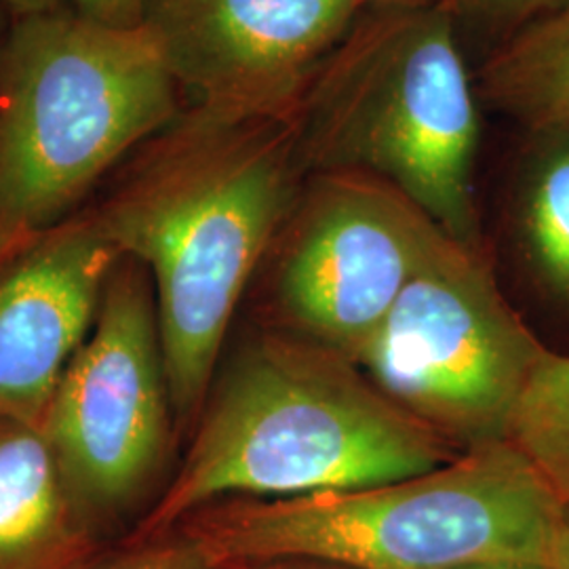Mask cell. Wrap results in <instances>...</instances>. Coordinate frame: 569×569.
<instances>
[{
  "mask_svg": "<svg viewBox=\"0 0 569 569\" xmlns=\"http://www.w3.org/2000/svg\"><path fill=\"white\" fill-rule=\"evenodd\" d=\"M308 178L293 119L204 108L154 136L96 218L150 277L176 420L199 416L244 287Z\"/></svg>",
  "mask_w": 569,
  "mask_h": 569,
  "instance_id": "6da1fadb",
  "label": "cell"
},
{
  "mask_svg": "<svg viewBox=\"0 0 569 569\" xmlns=\"http://www.w3.org/2000/svg\"><path fill=\"white\" fill-rule=\"evenodd\" d=\"M204 407L146 531L222 500L366 488L460 456L355 361L284 329L244 346Z\"/></svg>",
  "mask_w": 569,
  "mask_h": 569,
  "instance_id": "7a4b0ae2",
  "label": "cell"
},
{
  "mask_svg": "<svg viewBox=\"0 0 569 569\" xmlns=\"http://www.w3.org/2000/svg\"><path fill=\"white\" fill-rule=\"evenodd\" d=\"M566 505L510 441L366 488L232 498L188 517L218 568L317 561L340 569H555Z\"/></svg>",
  "mask_w": 569,
  "mask_h": 569,
  "instance_id": "3957f363",
  "label": "cell"
},
{
  "mask_svg": "<svg viewBox=\"0 0 569 569\" xmlns=\"http://www.w3.org/2000/svg\"><path fill=\"white\" fill-rule=\"evenodd\" d=\"M458 32L443 4L366 9L293 121L308 173L373 176L451 239L481 249L479 89Z\"/></svg>",
  "mask_w": 569,
  "mask_h": 569,
  "instance_id": "277c9868",
  "label": "cell"
},
{
  "mask_svg": "<svg viewBox=\"0 0 569 569\" xmlns=\"http://www.w3.org/2000/svg\"><path fill=\"white\" fill-rule=\"evenodd\" d=\"M180 87L143 28L74 11L20 18L0 56V249L61 216L180 114Z\"/></svg>",
  "mask_w": 569,
  "mask_h": 569,
  "instance_id": "5b68a950",
  "label": "cell"
},
{
  "mask_svg": "<svg viewBox=\"0 0 569 569\" xmlns=\"http://www.w3.org/2000/svg\"><path fill=\"white\" fill-rule=\"evenodd\" d=\"M547 348L505 300L481 249L441 234L357 366L460 453L509 441Z\"/></svg>",
  "mask_w": 569,
  "mask_h": 569,
  "instance_id": "8992f818",
  "label": "cell"
},
{
  "mask_svg": "<svg viewBox=\"0 0 569 569\" xmlns=\"http://www.w3.org/2000/svg\"><path fill=\"white\" fill-rule=\"evenodd\" d=\"M171 416L150 277L142 264L117 266L41 427L89 528L150 488L164 465Z\"/></svg>",
  "mask_w": 569,
  "mask_h": 569,
  "instance_id": "52a82bcc",
  "label": "cell"
},
{
  "mask_svg": "<svg viewBox=\"0 0 569 569\" xmlns=\"http://www.w3.org/2000/svg\"><path fill=\"white\" fill-rule=\"evenodd\" d=\"M441 234L418 204L373 176L308 173L277 239L281 329L357 363Z\"/></svg>",
  "mask_w": 569,
  "mask_h": 569,
  "instance_id": "ba28073f",
  "label": "cell"
},
{
  "mask_svg": "<svg viewBox=\"0 0 569 569\" xmlns=\"http://www.w3.org/2000/svg\"><path fill=\"white\" fill-rule=\"evenodd\" d=\"M366 9L363 0H148L143 28L194 108L293 119Z\"/></svg>",
  "mask_w": 569,
  "mask_h": 569,
  "instance_id": "9c48e42d",
  "label": "cell"
},
{
  "mask_svg": "<svg viewBox=\"0 0 569 569\" xmlns=\"http://www.w3.org/2000/svg\"><path fill=\"white\" fill-rule=\"evenodd\" d=\"M121 258L98 220L0 249V413L42 427Z\"/></svg>",
  "mask_w": 569,
  "mask_h": 569,
  "instance_id": "30bf717a",
  "label": "cell"
},
{
  "mask_svg": "<svg viewBox=\"0 0 569 569\" xmlns=\"http://www.w3.org/2000/svg\"><path fill=\"white\" fill-rule=\"evenodd\" d=\"M89 550L42 428L0 413V569H79Z\"/></svg>",
  "mask_w": 569,
  "mask_h": 569,
  "instance_id": "8fae6325",
  "label": "cell"
},
{
  "mask_svg": "<svg viewBox=\"0 0 569 569\" xmlns=\"http://www.w3.org/2000/svg\"><path fill=\"white\" fill-rule=\"evenodd\" d=\"M477 89L528 131L569 133V0L496 44Z\"/></svg>",
  "mask_w": 569,
  "mask_h": 569,
  "instance_id": "7c38bea8",
  "label": "cell"
},
{
  "mask_svg": "<svg viewBox=\"0 0 569 569\" xmlns=\"http://www.w3.org/2000/svg\"><path fill=\"white\" fill-rule=\"evenodd\" d=\"M512 194V232L529 277L569 306V133L528 131Z\"/></svg>",
  "mask_w": 569,
  "mask_h": 569,
  "instance_id": "4fadbf2b",
  "label": "cell"
},
{
  "mask_svg": "<svg viewBox=\"0 0 569 569\" xmlns=\"http://www.w3.org/2000/svg\"><path fill=\"white\" fill-rule=\"evenodd\" d=\"M509 441L569 505V355L547 352L529 376Z\"/></svg>",
  "mask_w": 569,
  "mask_h": 569,
  "instance_id": "5bb4252c",
  "label": "cell"
},
{
  "mask_svg": "<svg viewBox=\"0 0 569 569\" xmlns=\"http://www.w3.org/2000/svg\"><path fill=\"white\" fill-rule=\"evenodd\" d=\"M561 0H446L443 7L460 28H470L498 44L542 18Z\"/></svg>",
  "mask_w": 569,
  "mask_h": 569,
  "instance_id": "9a60e30c",
  "label": "cell"
},
{
  "mask_svg": "<svg viewBox=\"0 0 569 569\" xmlns=\"http://www.w3.org/2000/svg\"><path fill=\"white\" fill-rule=\"evenodd\" d=\"M79 569H220L203 547L183 536L180 540L150 542L100 563H84Z\"/></svg>",
  "mask_w": 569,
  "mask_h": 569,
  "instance_id": "2e32d148",
  "label": "cell"
},
{
  "mask_svg": "<svg viewBox=\"0 0 569 569\" xmlns=\"http://www.w3.org/2000/svg\"><path fill=\"white\" fill-rule=\"evenodd\" d=\"M72 11L84 20L112 28H138L143 23L148 0H68Z\"/></svg>",
  "mask_w": 569,
  "mask_h": 569,
  "instance_id": "e0dca14e",
  "label": "cell"
},
{
  "mask_svg": "<svg viewBox=\"0 0 569 569\" xmlns=\"http://www.w3.org/2000/svg\"><path fill=\"white\" fill-rule=\"evenodd\" d=\"M11 13L20 18H28V16H39V13H49L56 11L61 0H0Z\"/></svg>",
  "mask_w": 569,
  "mask_h": 569,
  "instance_id": "ac0fdd59",
  "label": "cell"
},
{
  "mask_svg": "<svg viewBox=\"0 0 569 569\" xmlns=\"http://www.w3.org/2000/svg\"><path fill=\"white\" fill-rule=\"evenodd\" d=\"M555 569H569V505L566 507V519H563V531H561V540H559Z\"/></svg>",
  "mask_w": 569,
  "mask_h": 569,
  "instance_id": "d6986e66",
  "label": "cell"
},
{
  "mask_svg": "<svg viewBox=\"0 0 569 569\" xmlns=\"http://www.w3.org/2000/svg\"><path fill=\"white\" fill-rule=\"evenodd\" d=\"M446 0H363L367 9L371 7H425V4H443Z\"/></svg>",
  "mask_w": 569,
  "mask_h": 569,
  "instance_id": "ffe728a7",
  "label": "cell"
},
{
  "mask_svg": "<svg viewBox=\"0 0 569 569\" xmlns=\"http://www.w3.org/2000/svg\"><path fill=\"white\" fill-rule=\"evenodd\" d=\"M462 569H549L542 566H529V563H479V566H468Z\"/></svg>",
  "mask_w": 569,
  "mask_h": 569,
  "instance_id": "44dd1931",
  "label": "cell"
}]
</instances>
